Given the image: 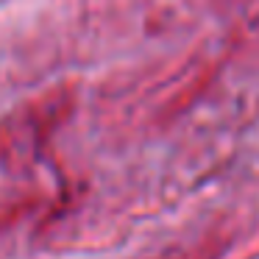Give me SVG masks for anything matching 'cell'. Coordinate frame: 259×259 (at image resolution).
<instances>
[{
  "mask_svg": "<svg viewBox=\"0 0 259 259\" xmlns=\"http://www.w3.org/2000/svg\"><path fill=\"white\" fill-rule=\"evenodd\" d=\"M53 112L56 103L51 106H28L12 117L9 123H3L0 128V156L3 162H20V159L31 156V151H36L39 140L48 134V125L53 123Z\"/></svg>",
  "mask_w": 259,
  "mask_h": 259,
  "instance_id": "obj_1",
  "label": "cell"
}]
</instances>
